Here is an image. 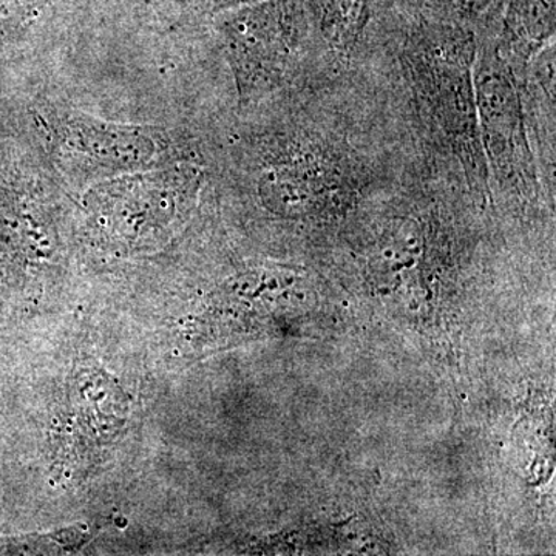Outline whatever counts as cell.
<instances>
[{
    "mask_svg": "<svg viewBox=\"0 0 556 556\" xmlns=\"http://www.w3.org/2000/svg\"><path fill=\"white\" fill-rule=\"evenodd\" d=\"M467 40H427L404 50L417 108L439 148L457 164L467 185L481 190L489 172L479 135L475 62Z\"/></svg>",
    "mask_w": 556,
    "mask_h": 556,
    "instance_id": "cell-1",
    "label": "cell"
},
{
    "mask_svg": "<svg viewBox=\"0 0 556 556\" xmlns=\"http://www.w3.org/2000/svg\"><path fill=\"white\" fill-rule=\"evenodd\" d=\"M473 78L489 177L514 195H533L536 161L527 137L525 102L510 65L497 50H484L475 62Z\"/></svg>",
    "mask_w": 556,
    "mask_h": 556,
    "instance_id": "cell-2",
    "label": "cell"
},
{
    "mask_svg": "<svg viewBox=\"0 0 556 556\" xmlns=\"http://www.w3.org/2000/svg\"><path fill=\"white\" fill-rule=\"evenodd\" d=\"M150 177L112 182L91 200V215L110 243L127 251L159 247L189 211V181Z\"/></svg>",
    "mask_w": 556,
    "mask_h": 556,
    "instance_id": "cell-3",
    "label": "cell"
},
{
    "mask_svg": "<svg viewBox=\"0 0 556 556\" xmlns=\"http://www.w3.org/2000/svg\"><path fill=\"white\" fill-rule=\"evenodd\" d=\"M361 172L325 139H306L263 174L262 193L281 207H318L351 195Z\"/></svg>",
    "mask_w": 556,
    "mask_h": 556,
    "instance_id": "cell-4",
    "label": "cell"
},
{
    "mask_svg": "<svg viewBox=\"0 0 556 556\" xmlns=\"http://www.w3.org/2000/svg\"><path fill=\"white\" fill-rule=\"evenodd\" d=\"M53 126L61 160L87 178L131 169L155 153L152 134L138 127L105 124L75 112L58 116Z\"/></svg>",
    "mask_w": 556,
    "mask_h": 556,
    "instance_id": "cell-5",
    "label": "cell"
},
{
    "mask_svg": "<svg viewBox=\"0 0 556 556\" xmlns=\"http://www.w3.org/2000/svg\"><path fill=\"white\" fill-rule=\"evenodd\" d=\"M127 399L115 380L104 372L87 369L73 380L70 390L67 428L62 448L89 459L93 450L104 448L126 420Z\"/></svg>",
    "mask_w": 556,
    "mask_h": 556,
    "instance_id": "cell-6",
    "label": "cell"
}]
</instances>
